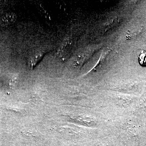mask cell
Returning a JSON list of instances; mask_svg holds the SVG:
<instances>
[{
  "label": "cell",
  "mask_w": 146,
  "mask_h": 146,
  "mask_svg": "<svg viewBox=\"0 0 146 146\" xmlns=\"http://www.w3.org/2000/svg\"><path fill=\"white\" fill-rule=\"evenodd\" d=\"M17 16L13 12H8L4 14L0 20V23L2 26H7L13 24L16 21Z\"/></svg>",
  "instance_id": "1"
},
{
  "label": "cell",
  "mask_w": 146,
  "mask_h": 146,
  "mask_svg": "<svg viewBox=\"0 0 146 146\" xmlns=\"http://www.w3.org/2000/svg\"><path fill=\"white\" fill-rule=\"evenodd\" d=\"M138 61L142 66H146V52L143 51L138 56Z\"/></svg>",
  "instance_id": "2"
},
{
  "label": "cell",
  "mask_w": 146,
  "mask_h": 146,
  "mask_svg": "<svg viewBox=\"0 0 146 146\" xmlns=\"http://www.w3.org/2000/svg\"><path fill=\"white\" fill-rule=\"evenodd\" d=\"M42 54L41 53H37L35 55L34 57L33 58V61H32V66L33 67L34 65L36 64L37 61L39 59H40V58L42 56Z\"/></svg>",
  "instance_id": "3"
}]
</instances>
